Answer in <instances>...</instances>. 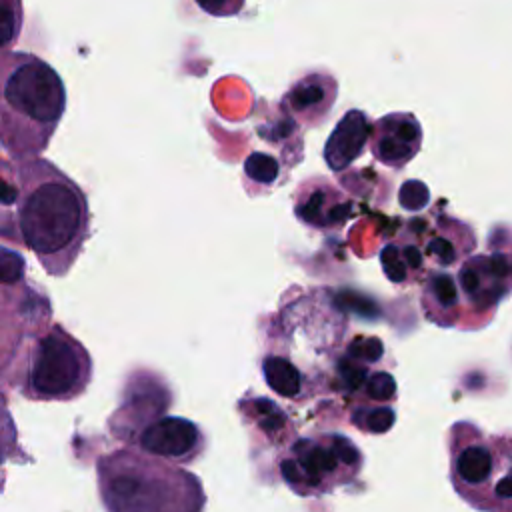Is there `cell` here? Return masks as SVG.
Instances as JSON below:
<instances>
[{
	"label": "cell",
	"mask_w": 512,
	"mask_h": 512,
	"mask_svg": "<svg viewBox=\"0 0 512 512\" xmlns=\"http://www.w3.org/2000/svg\"><path fill=\"white\" fill-rule=\"evenodd\" d=\"M2 206V228L14 230L10 238L32 250L50 276H64L90 236L84 190L50 160H22L12 172L4 160Z\"/></svg>",
	"instance_id": "1"
},
{
	"label": "cell",
	"mask_w": 512,
	"mask_h": 512,
	"mask_svg": "<svg viewBox=\"0 0 512 512\" xmlns=\"http://www.w3.org/2000/svg\"><path fill=\"white\" fill-rule=\"evenodd\" d=\"M330 294V290H310L282 304L274 326H270L262 376L266 386L284 400L304 402L318 394L324 378L320 364L324 360L336 364L346 318L320 334L316 330L330 304Z\"/></svg>",
	"instance_id": "2"
},
{
	"label": "cell",
	"mask_w": 512,
	"mask_h": 512,
	"mask_svg": "<svg viewBox=\"0 0 512 512\" xmlns=\"http://www.w3.org/2000/svg\"><path fill=\"white\" fill-rule=\"evenodd\" d=\"M0 136L4 152L16 160L40 154L66 110V88L58 72L30 52L2 54Z\"/></svg>",
	"instance_id": "3"
},
{
	"label": "cell",
	"mask_w": 512,
	"mask_h": 512,
	"mask_svg": "<svg viewBox=\"0 0 512 512\" xmlns=\"http://www.w3.org/2000/svg\"><path fill=\"white\" fill-rule=\"evenodd\" d=\"M96 474L106 512H204L200 478L166 458L120 448L98 458Z\"/></svg>",
	"instance_id": "4"
},
{
	"label": "cell",
	"mask_w": 512,
	"mask_h": 512,
	"mask_svg": "<svg viewBox=\"0 0 512 512\" xmlns=\"http://www.w3.org/2000/svg\"><path fill=\"white\" fill-rule=\"evenodd\" d=\"M14 388L40 402H66L84 394L92 380V358L84 344L60 324L34 332L32 342L16 354Z\"/></svg>",
	"instance_id": "5"
},
{
	"label": "cell",
	"mask_w": 512,
	"mask_h": 512,
	"mask_svg": "<svg viewBox=\"0 0 512 512\" xmlns=\"http://www.w3.org/2000/svg\"><path fill=\"white\" fill-rule=\"evenodd\" d=\"M362 466L364 456L348 436L326 432L294 440L278 462V474L298 496H318L352 484Z\"/></svg>",
	"instance_id": "6"
},
{
	"label": "cell",
	"mask_w": 512,
	"mask_h": 512,
	"mask_svg": "<svg viewBox=\"0 0 512 512\" xmlns=\"http://www.w3.org/2000/svg\"><path fill=\"white\" fill-rule=\"evenodd\" d=\"M172 392L164 380L148 370L134 372L124 386L122 404L110 418V430L124 442H134L138 432L166 414Z\"/></svg>",
	"instance_id": "7"
},
{
	"label": "cell",
	"mask_w": 512,
	"mask_h": 512,
	"mask_svg": "<svg viewBox=\"0 0 512 512\" xmlns=\"http://www.w3.org/2000/svg\"><path fill=\"white\" fill-rule=\"evenodd\" d=\"M132 444L170 462L190 464L206 450V436L196 422L164 414L144 426Z\"/></svg>",
	"instance_id": "8"
},
{
	"label": "cell",
	"mask_w": 512,
	"mask_h": 512,
	"mask_svg": "<svg viewBox=\"0 0 512 512\" xmlns=\"http://www.w3.org/2000/svg\"><path fill=\"white\" fill-rule=\"evenodd\" d=\"M296 218L316 230L340 228L352 216V200L330 180L314 176L302 182L294 196Z\"/></svg>",
	"instance_id": "9"
},
{
	"label": "cell",
	"mask_w": 512,
	"mask_h": 512,
	"mask_svg": "<svg viewBox=\"0 0 512 512\" xmlns=\"http://www.w3.org/2000/svg\"><path fill=\"white\" fill-rule=\"evenodd\" d=\"M420 142V122L408 112H392L374 120L370 152L384 166L402 168L418 154Z\"/></svg>",
	"instance_id": "10"
},
{
	"label": "cell",
	"mask_w": 512,
	"mask_h": 512,
	"mask_svg": "<svg viewBox=\"0 0 512 512\" xmlns=\"http://www.w3.org/2000/svg\"><path fill=\"white\" fill-rule=\"evenodd\" d=\"M338 82L324 70H314L298 78L282 98V112L294 118L298 124L312 128L328 118V112L336 100Z\"/></svg>",
	"instance_id": "11"
},
{
	"label": "cell",
	"mask_w": 512,
	"mask_h": 512,
	"mask_svg": "<svg viewBox=\"0 0 512 512\" xmlns=\"http://www.w3.org/2000/svg\"><path fill=\"white\" fill-rule=\"evenodd\" d=\"M374 122L358 108L348 110L328 136L322 156L332 172H344L370 144Z\"/></svg>",
	"instance_id": "12"
},
{
	"label": "cell",
	"mask_w": 512,
	"mask_h": 512,
	"mask_svg": "<svg viewBox=\"0 0 512 512\" xmlns=\"http://www.w3.org/2000/svg\"><path fill=\"white\" fill-rule=\"evenodd\" d=\"M238 410L248 428L256 430V434L264 436L266 442L276 446H290L296 430L288 416L280 410L278 404L270 402L268 398H244L238 402Z\"/></svg>",
	"instance_id": "13"
},
{
	"label": "cell",
	"mask_w": 512,
	"mask_h": 512,
	"mask_svg": "<svg viewBox=\"0 0 512 512\" xmlns=\"http://www.w3.org/2000/svg\"><path fill=\"white\" fill-rule=\"evenodd\" d=\"M242 170H244V188L248 190L250 196H256V194H266L268 190L280 186L290 166L282 158L270 152L256 150L246 156Z\"/></svg>",
	"instance_id": "14"
},
{
	"label": "cell",
	"mask_w": 512,
	"mask_h": 512,
	"mask_svg": "<svg viewBox=\"0 0 512 512\" xmlns=\"http://www.w3.org/2000/svg\"><path fill=\"white\" fill-rule=\"evenodd\" d=\"M456 476L466 484H480L490 476L492 456L484 446H466L454 460Z\"/></svg>",
	"instance_id": "15"
},
{
	"label": "cell",
	"mask_w": 512,
	"mask_h": 512,
	"mask_svg": "<svg viewBox=\"0 0 512 512\" xmlns=\"http://www.w3.org/2000/svg\"><path fill=\"white\" fill-rule=\"evenodd\" d=\"M0 32L2 48L10 50L12 42L18 38L22 28V2L20 0H2L0 6Z\"/></svg>",
	"instance_id": "16"
},
{
	"label": "cell",
	"mask_w": 512,
	"mask_h": 512,
	"mask_svg": "<svg viewBox=\"0 0 512 512\" xmlns=\"http://www.w3.org/2000/svg\"><path fill=\"white\" fill-rule=\"evenodd\" d=\"M398 200H400V206L408 212H418L422 210L428 202H430V192H428V186L420 180H406L402 186H400V192H398Z\"/></svg>",
	"instance_id": "17"
},
{
	"label": "cell",
	"mask_w": 512,
	"mask_h": 512,
	"mask_svg": "<svg viewBox=\"0 0 512 512\" xmlns=\"http://www.w3.org/2000/svg\"><path fill=\"white\" fill-rule=\"evenodd\" d=\"M428 294L442 306V308H452L458 300V290L456 282L448 274H436L430 284H428Z\"/></svg>",
	"instance_id": "18"
},
{
	"label": "cell",
	"mask_w": 512,
	"mask_h": 512,
	"mask_svg": "<svg viewBox=\"0 0 512 512\" xmlns=\"http://www.w3.org/2000/svg\"><path fill=\"white\" fill-rule=\"evenodd\" d=\"M196 6L216 18H226V16H236L242 12L246 0H194Z\"/></svg>",
	"instance_id": "19"
},
{
	"label": "cell",
	"mask_w": 512,
	"mask_h": 512,
	"mask_svg": "<svg viewBox=\"0 0 512 512\" xmlns=\"http://www.w3.org/2000/svg\"><path fill=\"white\" fill-rule=\"evenodd\" d=\"M24 276V258L8 248H2V282L16 284Z\"/></svg>",
	"instance_id": "20"
},
{
	"label": "cell",
	"mask_w": 512,
	"mask_h": 512,
	"mask_svg": "<svg viewBox=\"0 0 512 512\" xmlns=\"http://www.w3.org/2000/svg\"><path fill=\"white\" fill-rule=\"evenodd\" d=\"M426 254L434 256L438 260V264H442V266H448V264H452L456 260V250H454L452 242L442 238V236H436V238L428 240Z\"/></svg>",
	"instance_id": "21"
},
{
	"label": "cell",
	"mask_w": 512,
	"mask_h": 512,
	"mask_svg": "<svg viewBox=\"0 0 512 512\" xmlns=\"http://www.w3.org/2000/svg\"><path fill=\"white\" fill-rule=\"evenodd\" d=\"M496 494L502 498H512V474L504 476L498 484H496Z\"/></svg>",
	"instance_id": "22"
}]
</instances>
